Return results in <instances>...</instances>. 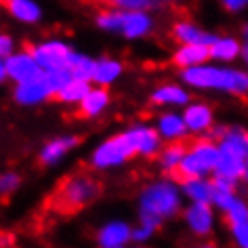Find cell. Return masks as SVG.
<instances>
[{
  "label": "cell",
  "instance_id": "31",
  "mask_svg": "<svg viewBox=\"0 0 248 248\" xmlns=\"http://www.w3.org/2000/svg\"><path fill=\"white\" fill-rule=\"evenodd\" d=\"M21 185V177L17 172H2L0 175V196L2 198H9L13 196Z\"/></svg>",
  "mask_w": 248,
  "mask_h": 248
},
{
  "label": "cell",
  "instance_id": "42",
  "mask_svg": "<svg viewBox=\"0 0 248 248\" xmlns=\"http://www.w3.org/2000/svg\"><path fill=\"white\" fill-rule=\"evenodd\" d=\"M9 2V0H0V4H7Z\"/></svg>",
  "mask_w": 248,
  "mask_h": 248
},
{
  "label": "cell",
  "instance_id": "16",
  "mask_svg": "<svg viewBox=\"0 0 248 248\" xmlns=\"http://www.w3.org/2000/svg\"><path fill=\"white\" fill-rule=\"evenodd\" d=\"M244 169H246V158H242L240 154H233L229 150L219 147V160H217V166L213 170L215 177L238 181V179L244 177Z\"/></svg>",
  "mask_w": 248,
  "mask_h": 248
},
{
  "label": "cell",
  "instance_id": "18",
  "mask_svg": "<svg viewBox=\"0 0 248 248\" xmlns=\"http://www.w3.org/2000/svg\"><path fill=\"white\" fill-rule=\"evenodd\" d=\"M208 59H210V51L204 45H179L175 55H172V63L177 67H181V70L202 65Z\"/></svg>",
  "mask_w": 248,
  "mask_h": 248
},
{
  "label": "cell",
  "instance_id": "40",
  "mask_svg": "<svg viewBox=\"0 0 248 248\" xmlns=\"http://www.w3.org/2000/svg\"><path fill=\"white\" fill-rule=\"evenodd\" d=\"M198 248H217V246H215V244H210V242H206V244H200Z\"/></svg>",
  "mask_w": 248,
  "mask_h": 248
},
{
  "label": "cell",
  "instance_id": "34",
  "mask_svg": "<svg viewBox=\"0 0 248 248\" xmlns=\"http://www.w3.org/2000/svg\"><path fill=\"white\" fill-rule=\"evenodd\" d=\"M15 53V40L9 34H0V59H7Z\"/></svg>",
  "mask_w": 248,
  "mask_h": 248
},
{
  "label": "cell",
  "instance_id": "36",
  "mask_svg": "<svg viewBox=\"0 0 248 248\" xmlns=\"http://www.w3.org/2000/svg\"><path fill=\"white\" fill-rule=\"evenodd\" d=\"M223 9L229 11V13H240L248 7V0H221Z\"/></svg>",
  "mask_w": 248,
  "mask_h": 248
},
{
  "label": "cell",
  "instance_id": "22",
  "mask_svg": "<svg viewBox=\"0 0 248 248\" xmlns=\"http://www.w3.org/2000/svg\"><path fill=\"white\" fill-rule=\"evenodd\" d=\"M7 11L21 23H38L42 19V9L36 0H9Z\"/></svg>",
  "mask_w": 248,
  "mask_h": 248
},
{
  "label": "cell",
  "instance_id": "43",
  "mask_svg": "<svg viewBox=\"0 0 248 248\" xmlns=\"http://www.w3.org/2000/svg\"><path fill=\"white\" fill-rule=\"evenodd\" d=\"M111 248H124V246H111Z\"/></svg>",
  "mask_w": 248,
  "mask_h": 248
},
{
  "label": "cell",
  "instance_id": "10",
  "mask_svg": "<svg viewBox=\"0 0 248 248\" xmlns=\"http://www.w3.org/2000/svg\"><path fill=\"white\" fill-rule=\"evenodd\" d=\"M154 30V19L147 11H124L120 34L128 40L145 38Z\"/></svg>",
  "mask_w": 248,
  "mask_h": 248
},
{
  "label": "cell",
  "instance_id": "38",
  "mask_svg": "<svg viewBox=\"0 0 248 248\" xmlns=\"http://www.w3.org/2000/svg\"><path fill=\"white\" fill-rule=\"evenodd\" d=\"M240 57H242V61H244V65L248 67V40L242 45V53H240Z\"/></svg>",
  "mask_w": 248,
  "mask_h": 248
},
{
  "label": "cell",
  "instance_id": "12",
  "mask_svg": "<svg viewBox=\"0 0 248 248\" xmlns=\"http://www.w3.org/2000/svg\"><path fill=\"white\" fill-rule=\"evenodd\" d=\"M183 120L187 124V131L202 135L213 128L215 120V111L206 103H187V108L183 111Z\"/></svg>",
  "mask_w": 248,
  "mask_h": 248
},
{
  "label": "cell",
  "instance_id": "45",
  "mask_svg": "<svg viewBox=\"0 0 248 248\" xmlns=\"http://www.w3.org/2000/svg\"><path fill=\"white\" fill-rule=\"evenodd\" d=\"M9 248H13V246H9Z\"/></svg>",
  "mask_w": 248,
  "mask_h": 248
},
{
  "label": "cell",
  "instance_id": "5",
  "mask_svg": "<svg viewBox=\"0 0 248 248\" xmlns=\"http://www.w3.org/2000/svg\"><path fill=\"white\" fill-rule=\"evenodd\" d=\"M135 156L128 141L124 139V135L118 137L105 139L101 145H97V150L91 154V166L99 170H108V169H116L122 166L126 160H131Z\"/></svg>",
  "mask_w": 248,
  "mask_h": 248
},
{
  "label": "cell",
  "instance_id": "9",
  "mask_svg": "<svg viewBox=\"0 0 248 248\" xmlns=\"http://www.w3.org/2000/svg\"><path fill=\"white\" fill-rule=\"evenodd\" d=\"M185 225L191 229L194 235H208L215 227V213L206 202H191L185 208Z\"/></svg>",
  "mask_w": 248,
  "mask_h": 248
},
{
  "label": "cell",
  "instance_id": "8",
  "mask_svg": "<svg viewBox=\"0 0 248 248\" xmlns=\"http://www.w3.org/2000/svg\"><path fill=\"white\" fill-rule=\"evenodd\" d=\"M7 63V74L13 82H28V80H36L40 78L42 74V67L38 65V61L32 55V51H19V53H13L4 59Z\"/></svg>",
  "mask_w": 248,
  "mask_h": 248
},
{
  "label": "cell",
  "instance_id": "24",
  "mask_svg": "<svg viewBox=\"0 0 248 248\" xmlns=\"http://www.w3.org/2000/svg\"><path fill=\"white\" fill-rule=\"evenodd\" d=\"M152 103H156V105H187L189 93L179 84H162L152 93Z\"/></svg>",
  "mask_w": 248,
  "mask_h": 248
},
{
  "label": "cell",
  "instance_id": "33",
  "mask_svg": "<svg viewBox=\"0 0 248 248\" xmlns=\"http://www.w3.org/2000/svg\"><path fill=\"white\" fill-rule=\"evenodd\" d=\"M233 235V242L238 244V248H248V221L235 223V225L229 227Z\"/></svg>",
  "mask_w": 248,
  "mask_h": 248
},
{
  "label": "cell",
  "instance_id": "14",
  "mask_svg": "<svg viewBox=\"0 0 248 248\" xmlns=\"http://www.w3.org/2000/svg\"><path fill=\"white\" fill-rule=\"evenodd\" d=\"M133 240V227L124 221H109L97 232V244L101 248L124 246Z\"/></svg>",
  "mask_w": 248,
  "mask_h": 248
},
{
  "label": "cell",
  "instance_id": "19",
  "mask_svg": "<svg viewBox=\"0 0 248 248\" xmlns=\"http://www.w3.org/2000/svg\"><path fill=\"white\" fill-rule=\"evenodd\" d=\"M122 72H124V65L120 59H114V57L95 59V70H93L91 82H97V86H109L122 76Z\"/></svg>",
  "mask_w": 248,
  "mask_h": 248
},
{
  "label": "cell",
  "instance_id": "15",
  "mask_svg": "<svg viewBox=\"0 0 248 248\" xmlns=\"http://www.w3.org/2000/svg\"><path fill=\"white\" fill-rule=\"evenodd\" d=\"M172 38H175L179 45H204L210 46L217 40V34H210L206 30H202L200 26L191 21H179L172 28Z\"/></svg>",
  "mask_w": 248,
  "mask_h": 248
},
{
  "label": "cell",
  "instance_id": "27",
  "mask_svg": "<svg viewBox=\"0 0 248 248\" xmlns=\"http://www.w3.org/2000/svg\"><path fill=\"white\" fill-rule=\"evenodd\" d=\"M219 147L229 150L233 154H240L242 158L248 160V131H240V128H227L225 135L221 137Z\"/></svg>",
  "mask_w": 248,
  "mask_h": 248
},
{
  "label": "cell",
  "instance_id": "41",
  "mask_svg": "<svg viewBox=\"0 0 248 248\" xmlns=\"http://www.w3.org/2000/svg\"><path fill=\"white\" fill-rule=\"evenodd\" d=\"M158 2H175V0H158Z\"/></svg>",
  "mask_w": 248,
  "mask_h": 248
},
{
  "label": "cell",
  "instance_id": "44",
  "mask_svg": "<svg viewBox=\"0 0 248 248\" xmlns=\"http://www.w3.org/2000/svg\"><path fill=\"white\" fill-rule=\"evenodd\" d=\"M137 248H145V246H141V244H139V246H137Z\"/></svg>",
  "mask_w": 248,
  "mask_h": 248
},
{
  "label": "cell",
  "instance_id": "29",
  "mask_svg": "<svg viewBox=\"0 0 248 248\" xmlns=\"http://www.w3.org/2000/svg\"><path fill=\"white\" fill-rule=\"evenodd\" d=\"M122 17H124V11L120 9H105L97 15V28H101L103 32H120L122 28Z\"/></svg>",
  "mask_w": 248,
  "mask_h": 248
},
{
  "label": "cell",
  "instance_id": "7",
  "mask_svg": "<svg viewBox=\"0 0 248 248\" xmlns=\"http://www.w3.org/2000/svg\"><path fill=\"white\" fill-rule=\"evenodd\" d=\"M74 48L63 40H45L32 46V55L42 67V72L59 70V67H67V59H70Z\"/></svg>",
  "mask_w": 248,
  "mask_h": 248
},
{
  "label": "cell",
  "instance_id": "6",
  "mask_svg": "<svg viewBox=\"0 0 248 248\" xmlns=\"http://www.w3.org/2000/svg\"><path fill=\"white\" fill-rule=\"evenodd\" d=\"M122 135H124V139L128 141L135 156L154 158L162 150V137H160V133L154 126H150V124H133V126L126 128Z\"/></svg>",
  "mask_w": 248,
  "mask_h": 248
},
{
  "label": "cell",
  "instance_id": "21",
  "mask_svg": "<svg viewBox=\"0 0 248 248\" xmlns=\"http://www.w3.org/2000/svg\"><path fill=\"white\" fill-rule=\"evenodd\" d=\"M210 59L221 61V63H232L240 57L242 53V42L233 36H217V40L208 46Z\"/></svg>",
  "mask_w": 248,
  "mask_h": 248
},
{
  "label": "cell",
  "instance_id": "32",
  "mask_svg": "<svg viewBox=\"0 0 248 248\" xmlns=\"http://www.w3.org/2000/svg\"><path fill=\"white\" fill-rule=\"evenodd\" d=\"M109 4L120 11H147L152 7V0H109Z\"/></svg>",
  "mask_w": 248,
  "mask_h": 248
},
{
  "label": "cell",
  "instance_id": "11",
  "mask_svg": "<svg viewBox=\"0 0 248 248\" xmlns=\"http://www.w3.org/2000/svg\"><path fill=\"white\" fill-rule=\"evenodd\" d=\"M53 95L42 76L36 80H28V82H19L13 91V99L19 105H38V103H45Z\"/></svg>",
  "mask_w": 248,
  "mask_h": 248
},
{
  "label": "cell",
  "instance_id": "37",
  "mask_svg": "<svg viewBox=\"0 0 248 248\" xmlns=\"http://www.w3.org/2000/svg\"><path fill=\"white\" fill-rule=\"evenodd\" d=\"M7 78H9V74H7V63H4V59H0V84H2Z\"/></svg>",
  "mask_w": 248,
  "mask_h": 248
},
{
  "label": "cell",
  "instance_id": "30",
  "mask_svg": "<svg viewBox=\"0 0 248 248\" xmlns=\"http://www.w3.org/2000/svg\"><path fill=\"white\" fill-rule=\"evenodd\" d=\"M42 78H45V82H46V86H48V91H51V95L57 97V93L63 89V86L70 82L74 76H72L70 67H59V70L45 72V74H42Z\"/></svg>",
  "mask_w": 248,
  "mask_h": 248
},
{
  "label": "cell",
  "instance_id": "13",
  "mask_svg": "<svg viewBox=\"0 0 248 248\" xmlns=\"http://www.w3.org/2000/svg\"><path fill=\"white\" fill-rule=\"evenodd\" d=\"M76 145H78V137H74V135H63V137L51 139L40 150V156H38L40 164L42 166H55L59 160H63Z\"/></svg>",
  "mask_w": 248,
  "mask_h": 248
},
{
  "label": "cell",
  "instance_id": "2",
  "mask_svg": "<svg viewBox=\"0 0 248 248\" xmlns=\"http://www.w3.org/2000/svg\"><path fill=\"white\" fill-rule=\"evenodd\" d=\"M181 80L187 86L202 91H221L232 95H248V72L219 65H196L181 70Z\"/></svg>",
  "mask_w": 248,
  "mask_h": 248
},
{
  "label": "cell",
  "instance_id": "20",
  "mask_svg": "<svg viewBox=\"0 0 248 248\" xmlns=\"http://www.w3.org/2000/svg\"><path fill=\"white\" fill-rule=\"evenodd\" d=\"M109 105V93L105 86H97V89H91L84 95V99L78 103V111L84 118H97L101 116Z\"/></svg>",
  "mask_w": 248,
  "mask_h": 248
},
{
  "label": "cell",
  "instance_id": "4",
  "mask_svg": "<svg viewBox=\"0 0 248 248\" xmlns=\"http://www.w3.org/2000/svg\"><path fill=\"white\" fill-rule=\"evenodd\" d=\"M217 160H219V145L210 139H198L194 143H189L181 160V166L175 172V179L185 181V179L208 175L215 170Z\"/></svg>",
  "mask_w": 248,
  "mask_h": 248
},
{
  "label": "cell",
  "instance_id": "25",
  "mask_svg": "<svg viewBox=\"0 0 248 248\" xmlns=\"http://www.w3.org/2000/svg\"><path fill=\"white\" fill-rule=\"evenodd\" d=\"M187 143L185 141H172L169 147H164V150H160V169L164 172H169V175L175 177L177 169L181 166V160L185 156V152H187Z\"/></svg>",
  "mask_w": 248,
  "mask_h": 248
},
{
  "label": "cell",
  "instance_id": "1",
  "mask_svg": "<svg viewBox=\"0 0 248 248\" xmlns=\"http://www.w3.org/2000/svg\"><path fill=\"white\" fill-rule=\"evenodd\" d=\"M181 210V191L170 181H156L143 187L139 196V221L158 229L164 221L172 219Z\"/></svg>",
  "mask_w": 248,
  "mask_h": 248
},
{
  "label": "cell",
  "instance_id": "35",
  "mask_svg": "<svg viewBox=\"0 0 248 248\" xmlns=\"http://www.w3.org/2000/svg\"><path fill=\"white\" fill-rule=\"evenodd\" d=\"M154 232H156V229H152V227H147V225L141 223L139 227L133 229V242H137V244H143V242H147V240L152 238Z\"/></svg>",
  "mask_w": 248,
  "mask_h": 248
},
{
  "label": "cell",
  "instance_id": "39",
  "mask_svg": "<svg viewBox=\"0 0 248 248\" xmlns=\"http://www.w3.org/2000/svg\"><path fill=\"white\" fill-rule=\"evenodd\" d=\"M242 34H244V38L248 40V23H244V28H242Z\"/></svg>",
  "mask_w": 248,
  "mask_h": 248
},
{
  "label": "cell",
  "instance_id": "23",
  "mask_svg": "<svg viewBox=\"0 0 248 248\" xmlns=\"http://www.w3.org/2000/svg\"><path fill=\"white\" fill-rule=\"evenodd\" d=\"M183 194L189 198L191 202H206L213 204L215 198V183L206 181L204 177H194L183 181Z\"/></svg>",
  "mask_w": 248,
  "mask_h": 248
},
{
  "label": "cell",
  "instance_id": "3",
  "mask_svg": "<svg viewBox=\"0 0 248 248\" xmlns=\"http://www.w3.org/2000/svg\"><path fill=\"white\" fill-rule=\"evenodd\" d=\"M99 194H101V183L95 177H91L89 172H76V175L65 177L59 183L48 204L57 213L72 215L76 210L89 206L93 200H97Z\"/></svg>",
  "mask_w": 248,
  "mask_h": 248
},
{
  "label": "cell",
  "instance_id": "28",
  "mask_svg": "<svg viewBox=\"0 0 248 248\" xmlns=\"http://www.w3.org/2000/svg\"><path fill=\"white\" fill-rule=\"evenodd\" d=\"M67 67H70L72 76L74 78H80V80H93V70H95V59L86 57V55L78 53V51H72L70 59H67Z\"/></svg>",
  "mask_w": 248,
  "mask_h": 248
},
{
  "label": "cell",
  "instance_id": "26",
  "mask_svg": "<svg viewBox=\"0 0 248 248\" xmlns=\"http://www.w3.org/2000/svg\"><path fill=\"white\" fill-rule=\"evenodd\" d=\"M91 91V82L89 80H80V78H72L63 89L57 93V101L67 103V105H78L84 99V95Z\"/></svg>",
  "mask_w": 248,
  "mask_h": 248
},
{
  "label": "cell",
  "instance_id": "17",
  "mask_svg": "<svg viewBox=\"0 0 248 248\" xmlns=\"http://www.w3.org/2000/svg\"><path fill=\"white\" fill-rule=\"evenodd\" d=\"M156 131L160 133V137L166 139V141H183L189 133L183 116L175 114V111H166V114L158 116Z\"/></svg>",
  "mask_w": 248,
  "mask_h": 248
}]
</instances>
